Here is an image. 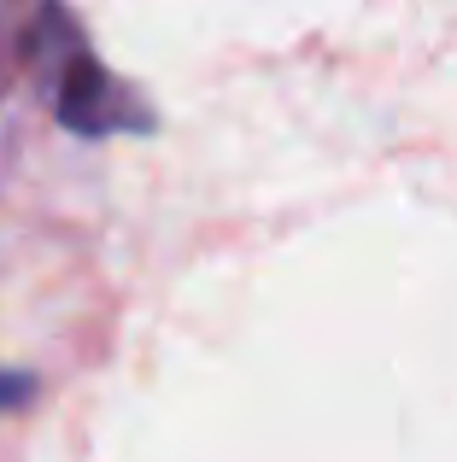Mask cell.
Here are the masks:
<instances>
[{
    "mask_svg": "<svg viewBox=\"0 0 457 462\" xmlns=\"http://www.w3.org/2000/svg\"><path fill=\"white\" fill-rule=\"evenodd\" d=\"M35 12H42V0H0V100L35 53Z\"/></svg>",
    "mask_w": 457,
    "mask_h": 462,
    "instance_id": "7a4b0ae2",
    "label": "cell"
},
{
    "mask_svg": "<svg viewBox=\"0 0 457 462\" xmlns=\"http://www.w3.org/2000/svg\"><path fill=\"white\" fill-rule=\"evenodd\" d=\"M42 94L53 106V117L82 141H106V135H147L153 112L141 106V94L129 88L117 70H106L94 59L89 35H82L77 12L65 0H42L35 12V53H30Z\"/></svg>",
    "mask_w": 457,
    "mask_h": 462,
    "instance_id": "6da1fadb",
    "label": "cell"
},
{
    "mask_svg": "<svg viewBox=\"0 0 457 462\" xmlns=\"http://www.w3.org/2000/svg\"><path fill=\"white\" fill-rule=\"evenodd\" d=\"M35 393V381L23 369H0V410H12V404H23V398Z\"/></svg>",
    "mask_w": 457,
    "mask_h": 462,
    "instance_id": "3957f363",
    "label": "cell"
}]
</instances>
